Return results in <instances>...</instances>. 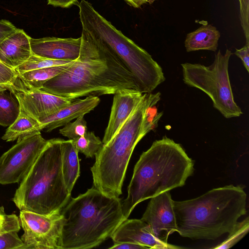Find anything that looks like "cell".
Masks as SVG:
<instances>
[{
    "instance_id": "cell-1",
    "label": "cell",
    "mask_w": 249,
    "mask_h": 249,
    "mask_svg": "<svg viewBox=\"0 0 249 249\" xmlns=\"http://www.w3.org/2000/svg\"><path fill=\"white\" fill-rule=\"evenodd\" d=\"M81 38L79 57L41 90L70 99L114 94L125 89L138 90L133 75L100 39L82 28Z\"/></svg>"
},
{
    "instance_id": "cell-2",
    "label": "cell",
    "mask_w": 249,
    "mask_h": 249,
    "mask_svg": "<svg viewBox=\"0 0 249 249\" xmlns=\"http://www.w3.org/2000/svg\"><path fill=\"white\" fill-rule=\"evenodd\" d=\"M194 161L179 143L165 136L154 142L136 163L122 202L124 219L139 203L182 187L194 170Z\"/></svg>"
},
{
    "instance_id": "cell-3",
    "label": "cell",
    "mask_w": 249,
    "mask_h": 249,
    "mask_svg": "<svg viewBox=\"0 0 249 249\" xmlns=\"http://www.w3.org/2000/svg\"><path fill=\"white\" fill-rule=\"evenodd\" d=\"M177 232L192 239L214 240L230 232L247 213V195L241 185L211 190L195 198L174 201Z\"/></svg>"
},
{
    "instance_id": "cell-4",
    "label": "cell",
    "mask_w": 249,
    "mask_h": 249,
    "mask_svg": "<svg viewBox=\"0 0 249 249\" xmlns=\"http://www.w3.org/2000/svg\"><path fill=\"white\" fill-rule=\"evenodd\" d=\"M60 213V249L95 248L110 237L124 220L119 197L106 195L94 186L70 199Z\"/></svg>"
},
{
    "instance_id": "cell-5",
    "label": "cell",
    "mask_w": 249,
    "mask_h": 249,
    "mask_svg": "<svg viewBox=\"0 0 249 249\" xmlns=\"http://www.w3.org/2000/svg\"><path fill=\"white\" fill-rule=\"evenodd\" d=\"M61 140H48L20 181L12 199L20 211L49 214L60 212L70 200L62 174Z\"/></svg>"
},
{
    "instance_id": "cell-6",
    "label": "cell",
    "mask_w": 249,
    "mask_h": 249,
    "mask_svg": "<svg viewBox=\"0 0 249 249\" xmlns=\"http://www.w3.org/2000/svg\"><path fill=\"white\" fill-rule=\"evenodd\" d=\"M82 28L100 39L133 75L138 90L151 93L165 78L161 67L144 49L117 30L86 0L78 4Z\"/></svg>"
},
{
    "instance_id": "cell-7",
    "label": "cell",
    "mask_w": 249,
    "mask_h": 249,
    "mask_svg": "<svg viewBox=\"0 0 249 249\" xmlns=\"http://www.w3.org/2000/svg\"><path fill=\"white\" fill-rule=\"evenodd\" d=\"M148 93L144 96L128 119L111 140L95 155L91 168L93 186L104 194L119 197L133 150L146 135L142 129Z\"/></svg>"
},
{
    "instance_id": "cell-8",
    "label": "cell",
    "mask_w": 249,
    "mask_h": 249,
    "mask_svg": "<svg viewBox=\"0 0 249 249\" xmlns=\"http://www.w3.org/2000/svg\"><path fill=\"white\" fill-rule=\"evenodd\" d=\"M231 54L228 49L224 54L219 50L209 66L189 63L181 64L184 83L205 92L211 99L213 107L227 119L243 114L234 100L229 78L228 67Z\"/></svg>"
},
{
    "instance_id": "cell-9",
    "label": "cell",
    "mask_w": 249,
    "mask_h": 249,
    "mask_svg": "<svg viewBox=\"0 0 249 249\" xmlns=\"http://www.w3.org/2000/svg\"><path fill=\"white\" fill-rule=\"evenodd\" d=\"M47 142L40 132L18 138L16 144L0 157V184L20 182Z\"/></svg>"
},
{
    "instance_id": "cell-10",
    "label": "cell",
    "mask_w": 249,
    "mask_h": 249,
    "mask_svg": "<svg viewBox=\"0 0 249 249\" xmlns=\"http://www.w3.org/2000/svg\"><path fill=\"white\" fill-rule=\"evenodd\" d=\"M19 220L24 231L22 249H60L63 225L60 212L42 214L21 210Z\"/></svg>"
},
{
    "instance_id": "cell-11",
    "label": "cell",
    "mask_w": 249,
    "mask_h": 249,
    "mask_svg": "<svg viewBox=\"0 0 249 249\" xmlns=\"http://www.w3.org/2000/svg\"><path fill=\"white\" fill-rule=\"evenodd\" d=\"M141 219L149 225L158 239L168 243L169 235L177 231L173 200L169 191L151 198Z\"/></svg>"
},
{
    "instance_id": "cell-12",
    "label": "cell",
    "mask_w": 249,
    "mask_h": 249,
    "mask_svg": "<svg viewBox=\"0 0 249 249\" xmlns=\"http://www.w3.org/2000/svg\"><path fill=\"white\" fill-rule=\"evenodd\" d=\"M14 94L18 101L20 107L38 123L74 100L41 89L29 90L21 86L15 90Z\"/></svg>"
},
{
    "instance_id": "cell-13",
    "label": "cell",
    "mask_w": 249,
    "mask_h": 249,
    "mask_svg": "<svg viewBox=\"0 0 249 249\" xmlns=\"http://www.w3.org/2000/svg\"><path fill=\"white\" fill-rule=\"evenodd\" d=\"M110 238L114 243H131L146 247L148 249H182L160 241L153 234L149 225L141 219L126 218L124 220L112 233Z\"/></svg>"
},
{
    "instance_id": "cell-14",
    "label": "cell",
    "mask_w": 249,
    "mask_h": 249,
    "mask_svg": "<svg viewBox=\"0 0 249 249\" xmlns=\"http://www.w3.org/2000/svg\"><path fill=\"white\" fill-rule=\"evenodd\" d=\"M30 44L33 54L51 59L73 61L80 55L81 38L31 37Z\"/></svg>"
},
{
    "instance_id": "cell-15",
    "label": "cell",
    "mask_w": 249,
    "mask_h": 249,
    "mask_svg": "<svg viewBox=\"0 0 249 249\" xmlns=\"http://www.w3.org/2000/svg\"><path fill=\"white\" fill-rule=\"evenodd\" d=\"M144 96V93L134 89H121L114 94L107 126L102 141L107 143L128 119Z\"/></svg>"
},
{
    "instance_id": "cell-16",
    "label": "cell",
    "mask_w": 249,
    "mask_h": 249,
    "mask_svg": "<svg viewBox=\"0 0 249 249\" xmlns=\"http://www.w3.org/2000/svg\"><path fill=\"white\" fill-rule=\"evenodd\" d=\"M100 102L98 96L89 95L84 99H74L70 105L39 123L38 130L50 132L53 129L64 126L74 119L84 116L96 107Z\"/></svg>"
},
{
    "instance_id": "cell-17",
    "label": "cell",
    "mask_w": 249,
    "mask_h": 249,
    "mask_svg": "<svg viewBox=\"0 0 249 249\" xmlns=\"http://www.w3.org/2000/svg\"><path fill=\"white\" fill-rule=\"evenodd\" d=\"M30 38L23 30L18 28L0 42V61L15 70L32 54Z\"/></svg>"
},
{
    "instance_id": "cell-18",
    "label": "cell",
    "mask_w": 249,
    "mask_h": 249,
    "mask_svg": "<svg viewBox=\"0 0 249 249\" xmlns=\"http://www.w3.org/2000/svg\"><path fill=\"white\" fill-rule=\"evenodd\" d=\"M220 33L210 24L203 25L187 34L185 47L187 52L209 50L215 52L218 47Z\"/></svg>"
},
{
    "instance_id": "cell-19",
    "label": "cell",
    "mask_w": 249,
    "mask_h": 249,
    "mask_svg": "<svg viewBox=\"0 0 249 249\" xmlns=\"http://www.w3.org/2000/svg\"><path fill=\"white\" fill-rule=\"evenodd\" d=\"M62 174L65 185L70 193L80 176V164L77 149L72 140H61Z\"/></svg>"
},
{
    "instance_id": "cell-20",
    "label": "cell",
    "mask_w": 249,
    "mask_h": 249,
    "mask_svg": "<svg viewBox=\"0 0 249 249\" xmlns=\"http://www.w3.org/2000/svg\"><path fill=\"white\" fill-rule=\"evenodd\" d=\"M74 61L61 65L18 73V81L19 85L25 89H40L45 82L66 70Z\"/></svg>"
},
{
    "instance_id": "cell-21",
    "label": "cell",
    "mask_w": 249,
    "mask_h": 249,
    "mask_svg": "<svg viewBox=\"0 0 249 249\" xmlns=\"http://www.w3.org/2000/svg\"><path fill=\"white\" fill-rule=\"evenodd\" d=\"M38 122L27 115L20 107L17 118L9 126L1 138L6 142L14 141L28 134L40 132L38 130Z\"/></svg>"
},
{
    "instance_id": "cell-22",
    "label": "cell",
    "mask_w": 249,
    "mask_h": 249,
    "mask_svg": "<svg viewBox=\"0 0 249 249\" xmlns=\"http://www.w3.org/2000/svg\"><path fill=\"white\" fill-rule=\"evenodd\" d=\"M19 111V104L14 92L0 91V125L10 126L17 118Z\"/></svg>"
},
{
    "instance_id": "cell-23",
    "label": "cell",
    "mask_w": 249,
    "mask_h": 249,
    "mask_svg": "<svg viewBox=\"0 0 249 249\" xmlns=\"http://www.w3.org/2000/svg\"><path fill=\"white\" fill-rule=\"evenodd\" d=\"M77 151L86 158H93L103 145L100 138L92 131H87L84 135L72 140Z\"/></svg>"
},
{
    "instance_id": "cell-24",
    "label": "cell",
    "mask_w": 249,
    "mask_h": 249,
    "mask_svg": "<svg viewBox=\"0 0 249 249\" xmlns=\"http://www.w3.org/2000/svg\"><path fill=\"white\" fill-rule=\"evenodd\" d=\"M160 93L148 94V101L145 108L142 123V129L146 134L158 126V123L163 114L158 112L156 104L160 100Z\"/></svg>"
},
{
    "instance_id": "cell-25",
    "label": "cell",
    "mask_w": 249,
    "mask_h": 249,
    "mask_svg": "<svg viewBox=\"0 0 249 249\" xmlns=\"http://www.w3.org/2000/svg\"><path fill=\"white\" fill-rule=\"evenodd\" d=\"M71 61L51 59L32 54L27 60L16 68L15 71L18 73L37 69L61 65Z\"/></svg>"
},
{
    "instance_id": "cell-26",
    "label": "cell",
    "mask_w": 249,
    "mask_h": 249,
    "mask_svg": "<svg viewBox=\"0 0 249 249\" xmlns=\"http://www.w3.org/2000/svg\"><path fill=\"white\" fill-rule=\"evenodd\" d=\"M249 230V218L247 217L241 221H237L232 230L228 233L227 238L223 242L212 248L215 249L230 248L242 239L247 234Z\"/></svg>"
},
{
    "instance_id": "cell-27",
    "label": "cell",
    "mask_w": 249,
    "mask_h": 249,
    "mask_svg": "<svg viewBox=\"0 0 249 249\" xmlns=\"http://www.w3.org/2000/svg\"><path fill=\"white\" fill-rule=\"evenodd\" d=\"M87 131V124L84 116L78 117L73 122L68 123L59 129V133L70 140H73L81 137Z\"/></svg>"
},
{
    "instance_id": "cell-28",
    "label": "cell",
    "mask_w": 249,
    "mask_h": 249,
    "mask_svg": "<svg viewBox=\"0 0 249 249\" xmlns=\"http://www.w3.org/2000/svg\"><path fill=\"white\" fill-rule=\"evenodd\" d=\"M20 229L19 218L14 214H7L3 206H0V235L11 231L18 232Z\"/></svg>"
},
{
    "instance_id": "cell-29",
    "label": "cell",
    "mask_w": 249,
    "mask_h": 249,
    "mask_svg": "<svg viewBox=\"0 0 249 249\" xmlns=\"http://www.w3.org/2000/svg\"><path fill=\"white\" fill-rule=\"evenodd\" d=\"M18 232L11 231L0 235V249H22L24 243Z\"/></svg>"
},
{
    "instance_id": "cell-30",
    "label": "cell",
    "mask_w": 249,
    "mask_h": 249,
    "mask_svg": "<svg viewBox=\"0 0 249 249\" xmlns=\"http://www.w3.org/2000/svg\"><path fill=\"white\" fill-rule=\"evenodd\" d=\"M18 76V72L15 70L11 69L0 61V81L2 83H16Z\"/></svg>"
},
{
    "instance_id": "cell-31",
    "label": "cell",
    "mask_w": 249,
    "mask_h": 249,
    "mask_svg": "<svg viewBox=\"0 0 249 249\" xmlns=\"http://www.w3.org/2000/svg\"><path fill=\"white\" fill-rule=\"evenodd\" d=\"M17 29L18 28L9 20H0V42Z\"/></svg>"
},
{
    "instance_id": "cell-32",
    "label": "cell",
    "mask_w": 249,
    "mask_h": 249,
    "mask_svg": "<svg viewBox=\"0 0 249 249\" xmlns=\"http://www.w3.org/2000/svg\"><path fill=\"white\" fill-rule=\"evenodd\" d=\"M234 54L242 60L243 64L249 72V43H246V45L240 49H236Z\"/></svg>"
},
{
    "instance_id": "cell-33",
    "label": "cell",
    "mask_w": 249,
    "mask_h": 249,
    "mask_svg": "<svg viewBox=\"0 0 249 249\" xmlns=\"http://www.w3.org/2000/svg\"><path fill=\"white\" fill-rule=\"evenodd\" d=\"M48 4L54 7H60L61 8H69L73 5H78V0H47Z\"/></svg>"
},
{
    "instance_id": "cell-34",
    "label": "cell",
    "mask_w": 249,
    "mask_h": 249,
    "mask_svg": "<svg viewBox=\"0 0 249 249\" xmlns=\"http://www.w3.org/2000/svg\"><path fill=\"white\" fill-rule=\"evenodd\" d=\"M109 249H148L146 247L139 244L122 242L114 243L112 247Z\"/></svg>"
},
{
    "instance_id": "cell-35",
    "label": "cell",
    "mask_w": 249,
    "mask_h": 249,
    "mask_svg": "<svg viewBox=\"0 0 249 249\" xmlns=\"http://www.w3.org/2000/svg\"><path fill=\"white\" fill-rule=\"evenodd\" d=\"M128 4L134 8H139L148 0H124Z\"/></svg>"
},
{
    "instance_id": "cell-36",
    "label": "cell",
    "mask_w": 249,
    "mask_h": 249,
    "mask_svg": "<svg viewBox=\"0 0 249 249\" xmlns=\"http://www.w3.org/2000/svg\"><path fill=\"white\" fill-rule=\"evenodd\" d=\"M15 89L16 87L13 84L0 83V91L3 90H9L14 92Z\"/></svg>"
},
{
    "instance_id": "cell-37",
    "label": "cell",
    "mask_w": 249,
    "mask_h": 249,
    "mask_svg": "<svg viewBox=\"0 0 249 249\" xmlns=\"http://www.w3.org/2000/svg\"><path fill=\"white\" fill-rule=\"evenodd\" d=\"M155 0H148L147 2L150 4H152Z\"/></svg>"
},
{
    "instance_id": "cell-38",
    "label": "cell",
    "mask_w": 249,
    "mask_h": 249,
    "mask_svg": "<svg viewBox=\"0 0 249 249\" xmlns=\"http://www.w3.org/2000/svg\"><path fill=\"white\" fill-rule=\"evenodd\" d=\"M0 83H1V82L0 81Z\"/></svg>"
}]
</instances>
